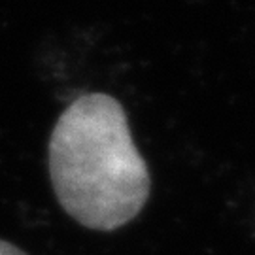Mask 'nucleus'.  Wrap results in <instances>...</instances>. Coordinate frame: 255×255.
Segmentation results:
<instances>
[{
  "label": "nucleus",
  "mask_w": 255,
  "mask_h": 255,
  "mask_svg": "<svg viewBox=\"0 0 255 255\" xmlns=\"http://www.w3.org/2000/svg\"><path fill=\"white\" fill-rule=\"evenodd\" d=\"M0 255H27V254H25V252H21V250L15 248L13 244H9V242L0 240Z\"/></svg>",
  "instance_id": "obj_2"
},
{
  "label": "nucleus",
  "mask_w": 255,
  "mask_h": 255,
  "mask_svg": "<svg viewBox=\"0 0 255 255\" xmlns=\"http://www.w3.org/2000/svg\"><path fill=\"white\" fill-rule=\"evenodd\" d=\"M49 176L61 206L97 231L132 221L151 189L125 110L104 93L76 99L57 119L49 138Z\"/></svg>",
  "instance_id": "obj_1"
}]
</instances>
